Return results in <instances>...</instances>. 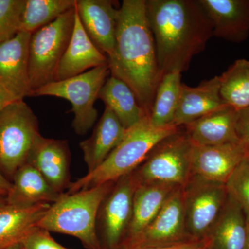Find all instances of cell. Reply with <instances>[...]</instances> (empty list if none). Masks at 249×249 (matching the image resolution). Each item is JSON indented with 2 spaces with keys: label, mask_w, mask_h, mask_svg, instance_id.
<instances>
[{
  "label": "cell",
  "mask_w": 249,
  "mask_h": 249,
  "mask_svg": "<svg viewBox=\"0 0 249 249\" xmlns=\"http://www.w3.org/2000/svg\"><path fill=\"white\" fill-rule=\"evenodd\" d=\"M80 22L93 44L110 56L114 50L119 9L109 0H76Z\"/></svg>",
  "instance_id": "cell-14"
},
{
  "label": "cell",
  "mask_w": 249,
  "mask_h": 249,
  "mask_svg": "<svg viewBox=\"0 0 249 249\" xmlns=\"http://www.w3.org/2000/svg\"><path fill=\"white\" fill-rule=\"evenodd\" d=\"M228 195L237 203L249 223V157L235 168L225 183Z\"/></svg>",
  "instance_id": "cell-29"
},
{
  "label": "cell",
  "mask_w": 249,
  "mask_h": 249,
  "mask_svg": "<svg viewBox=\"0 0 249 249\" xmlns=\"http://www.w3.org/2000/svg\"><path fill=\"white\" fill-rule=\"evenodd\" d=\"M219 79V93L227 106L237 111L249 107V60H235Z\"/></svg>",
  "instance_id": "cell-27"
},
{
  "label": "cell",
  "mask_w": 249,
  "mask_h": 249,
  "mask_svg": "<svg viewBox=\"0 0 249 249\" xmlns=\"http://www.w3.org/2000/svg\"><path fill=\"white\" fill-rule=\"evenodd\" d=\"M178 188L181 187L163 183L139 184L134 193L132 218L123 242L141 233L153 221L170 196Z\"/></svg>",
  "instance_id": "cell-22"
},
{
  "label": "cell",
  "mask_w": 249,
  "mask_h": 249,
  "mask_svg": "<svg viewBox=\"0 0 249 249\" xmlns=\"http://www.w3.org/2000/svg\"><path fill=\"white\" fill-rule=\"evenodd\" d=\"M12 187L5 198L6 203L19 207L52 204L62 194L57 193L34 165L27 163L12 178Z\"/></svg>",
  "instance_id": "cell-21"
},
{
  "label": "cell",
  "mask_w": 249,
  "mask_h": 249,
  "mask_svg": "<svg viewBox=\"0 0 249 249\" xmlns=\"http://www.w3.org/2000/svg\"><path fill=\"white\" fill-rule=\"evenodd\" d=\"M127 129L117 116L106 107L89 139L80 143L88 173L102 164L125 135Z\"/></svg>",
  "instance_id": "cell-19"
},
{
  "label": "cell",
  "mask_w": 249,
  "mask_h": 249,
  "mask_svg": "<svg viewBox=\"0 0 249 249\" xmlns=\"http://www.w3.org/2000/svg\"><path fill=\"white\" fill-rule=\"evenodd\" d=\"M213 25V36L240 43L249 36V0H199Z\"/></svg>",
  "instance_id": "cell-16"
},
{
  "label": "cell",
  "mask_w": 249,
  "mask_h": 249,
  "mask_svg": "<svg viewBox=\"0 0 249 249\" xmlns=\"http://www.w3.org/2000/svg\"><path fill=\"white\" fill-rule=\"evenodd\" d=\"M219 89V76L205 80L196 87L182 83L173 124L177 127H183L227 106L221 97Z\"/></svg>",
  "instance_id": "cell-18"
},
{
  "label": "cell",
  "mask_w": 249,
  "mask_h": 249,
  "mask_svg": "<svg viewBox=\"0 0 249 249\" xmlns=\"http://www.w3.org/2000/svg\"><path fill=\"white\" fill-rule=\"evenodd\" d=\"M107 64V55L99 50L90 39L76 10L73 33L59 63L54 81L72 78Z\"/></svg>",
  "instance_id": "cell-17"
},
{
  "label": "cell",
  "mask_w": 249,
  "mask_h": 249,
  "mask_svg": "<svg viewBox=\"0 0 249 249\" xmlns=\"http://www.w3.org/2000/svg\"><path fill=\"white\" fill-rule=\"evenodd\" d=\"M245 249H249V223L248 224V226H247V242H246Z\"/></svg>",
  "instance_id": "cell-36"
},
{
  "label": "cell",
  "mask_w": 249,
  "mask_h": 249,
  "mask_svg": "<svg viewBox=\"0 0 249 249\" xmlns=\"http://www.w3.org/2000/svg\"><path fill=\"white\" fill-rule=\"evenodd\" d=\"M175 124L155 127L149 115L127 129L122 142L96 170L70 183L67 194L88 189L133 173L160 142L178 132Z\"/></svg>",
  "instance_id": "cell-3"
},
{
  "label": "cell",
  "mask_w": 249,
  "mask_h": 249,
  "mask_svg": "<svg viewBox=\"0 0 249 249\" xmlns=\"http://www.w3.org/2000/svg\"><path fill=\"white\" fill-rule=\"evenodd\" d=\"M247 226L240 205L228 195L222 213L208 236V249H245Z\"/></svg>",
  "instance_id": "cell-24"
},
{
  "label": "cell",
  "mask_w": 249,
  "mask_h": 249,
  "mask_svg": "<svg viewBox=\"0 0 249 249\" xmlns=\"http://www.w3.org/2000/svg\"><path fill=\"white\" fill-rule=\"evenodd\" d=\"M41 136L37 118L24 100L11 103L0 112V172L5 178L12 179L27 163Z\"/></svg>",
  "instance_id": "cell-5"
},
{
  "label": "cell",
  "mask_w": 249,
  "mask_h": 249,
  "mask_svg": "<svg viewBox=\"0 0 249 249\" xmlns=\"http://www.w3.org/2000/svg\"><path fill=\"white\" fill-rule=\"evenodd\" d=\"M31 34L19 32L0 45V89L14 101L30 96L29 50Z\"/></svg>",
  "instance_id": "cell-12"
},
{
  "label": "cell",
  "mask_w": 249,
  "mask_h": 249,
  "mask_svg": "<svg viewBox=\"0 0 249 249\" xmlns=\"http://www.w3.org/2000/svg\"><path fill=\"white\" fill-rule=\"evenodd\" d=\"M76 4V0H25L21 31L33 34L75 8Z\"/></svg>",
  "instance_id": "cell-28"
},
{
  "label": "cell",
  "mask_w": 249,
  "mask_h": 249,
  "mask_svg": "<svg viewBox=\"0 0 249 249\" xmlns=\"http://www.w3.org/2000/svg\"><path fill=\"white\" fill-rule=\"evenodd\" d=\"M116 181L64 193L51 205L37 227L76 237L87 249H103L98 233L100 208Z\"/></svg>",
  "instance_id": "cell-4"
},
{
  "label": "cell",
  "mask_w": 249,
  "mask_h": 249,
  "mask_svg": "<svg viewBox=\"0 0 249 249\" xmlns=\"http://www.w3.org/2000/svg\"><path fill=\"white\" fill-rule=\"evenodd\" d=\"M246 157L239 142L215 145H193L192 175L213 182L226 183Z\"/></svg>",
  "instance_id": "cell-13"
},
{
  "label": "cell",
  "mask_w": 249,
  "mask_h": 249,
  "mask_svg": "<svg viewBox=\"0 0 249 249\" xmlns=\"http://www.w3.org/2000/svg\"><path fill=\"white\" fill-rule=\"evenodd\" d=\"M6 202V200H5V198L2 197V196H0V207H1L2 205H4Z\"/></svg>",
  "instance_id": "cell-38"
},
{
  "label": "cell",
  "mask_w": 249,
  "mask_h": 249,
  "mask_svg": "<svg viewBox=\"0 0 249 249\" xmlns=\"http://www.w3.org/2000/svg\"><path fill=\"white\" fill-rule=\"evenodd\" d=\"M20 245L23 249H70L55 242L48 231L38 227L34 229Z\"/></svg>",
  "instance_id": "cell-31"
},
{
  "label": "cell",
  "mask_w": 249,
  "mask_h": 249,
  "mask_svg": "<svg viewBox=\"0 0 249 249\" xmlns=\"http://www.w3.org/2000/svg\"><path fill=\"white\" fill-rule=\"evenodd\" d=\"M51 205L19 207L5 202L0 207V249L20 244L37 227Z\"/></svg>",
  "instance_id": "cell-23"
},
{
  "label": "cell",
  "mask_w": 249,
  "mask_h": 249,
  "mask_svg": "<svg viewBox=\"0 0 249 249\" xmlns=\"http://www.w3.org/2000/svg\"><path fill=\"white\" fill-rule=\"evenodd\" d=\"M27 163L34 165L57 193L64 194L70 186V152L67 141L41 136Z\"/></svg>",
  "instance_id": "cell-15"
},
{
  "label": "cell",
  "mask_w": 249,
  "mask_h": 249,
  "mask_svg": "<svg viewBox=\"0 0 249 249\" xmlns=\"http://www.w3.org/2000/svg\"><path fill=\"white\" fill-rule=\"evenodd\" d=\"M145 9L162 75L186 71L213 36L199 0H145Z\"/></svg>",
  "instance_id": "cell-2"
},
{
  "label": "cell",
  "mask_w": 249,
  "mask_h": 249,
  "mask_svg": "<svg viewBox=\"0 0 249 249\" xmlns=\"http://www.w3.org/2000/svg\"><path fill=\"white\" fill-rule=\"evenodd\" d=\"M75 16L76 6L31 34L29 50L31 95L55 80L59 63L71 39Z\"/></svg>",
  "instance_id": "cell-6"
},
{
  "label": "cell",
  "mask_w": 249,
  "mask_h": 249,
  "mask_svg": "<svg viewBox=\"0 0 249 249\" xmlns=\"http://www.w3.org/2000/svg\"><path fill=\"white\" fill-rule=\"evenodd\" d=\"M209 240H189L169 245L149 246V247H134V248L120 249H208Z\"/></svg>",
  "instance_id": "cell-33"
},
{
  "label": "cell",
  "mask_w": 249,
  "mask_h": 249,
  "mask_svg": "<svg viewBox=\"0 0 249 249\" xmlns=\"http://www.w3.org/2000/svg\"><path fill=\"white\" fill-rule=\"evenodd\" d=\"M139 183L134 173L114 183L100 208L97 221L103 249H116L124 240L132 218L134 193Z\"/></svg>",
  "instance_id": "cell-10"
},
{
  "label": "cell",
  "mask_w": 249,
  "mask_h": 249,
  "mask_svg": "<svg viewBox=\"0 0 249 249\" xmlns=\"http://www.w3.org/2000/svg\"><path fill=\"white\" fill-rule=\"evenodd\" d=\"M109 73L107 64L72 78L52 82L36 89L31 96H55L70 101L71 111L74 114L72 127L78 135H84L92 128L97 119L95 101Z\"/></svg>",
  "instance_id": "cell-8"
},
{
  "label": "cell",
  "mask_w": 249,
  "mask_h": 249,
  "mask_svg": "<svg viewBox=\"0 0 249 249\" xmlns=\"http://www.w3.org/2000/svg\"><path fill=\"white\" fill-rule=\"evenodd\" d=\"M192 240L187 233L183 187L170 196L153 221L133 238L116 249L169 245Z\"/></svg>",
  "instance_id": "cell-11"
},
{
  "label": "cell",
  "mask_w": 249,
  "mask_h": 249,
  "mask_svg": "<svg viewBox=\"0 0 249 249\" xmlns=\"http://www.w3.org/2000/svg\"><path fill=\"white\" fill-rule=\"evenodd\" d=\"M25 0H0V45L21 32Z\"/></svg>",
  "instance_id": "cell-30"
},
{
  "label": "cell",
  "mask_w": 249,
  "mask_h": 249,
  "mask_svg": "<svg viewBox=\"0 0 249 249\" xmlns=\"http://www.w3.org/2000/svg\"><path fill=\"white\" fill-rule=\"evenodd\" d=\"M193 144L186 131L179 127L163 139L146 160L133 172L139 184L163 183L183 187L192 177Z\"/></svg>",
  "instance_id": "cell-7"
},
{
  "label": "cell",
  "mask_w": 249,
  "mask_h": 249,
  "mask_svg": "<svg viewBox=\"0 0 249 249\" xmlns=\"http://www.w3.org/2000/svg\"><path fill=\"white\" fill-rule=\"evenodd\" d=\"M181 73L173 71L165 73L156 91L149 121L155 127L174 124L181 93Z\"/></svg>",
  "instance_id": "cell-26"
},
{
  "label": "cell",
  "mask_w": 249,
  "mask_h": 249,
  "mask_svg": "<svg viewBox=\"0 0 249 249\" xmlns=\"http://www.w3.org/2000/svg\"><path fill=\"white\" fill-rule=\"evenodd\" d=\"M12 187V182L0 172V196L6 198Z\"/></svg>",
  "instance_id": "cell-34"
},
{
  "label": "cell",
  "mask_w": 249,
  "mask_h": 249,
  "mask_svg": "<svg viewBox=\"0 0 249 249\" xmlns=\"http://www.w3.org/2000/svg\"><path fill=\"white\" fill-rule=\"evenodd\" d=\"M4 249H23V248L22 247V246H21L20 244H19V245L12 246V247H8V248H6Z\"/></svg>",
  "instance_id": "cell-37"
},
{
  "label": "cell",
  "mask_w": 249,
  "mask_h": 249,
  "mask_svg": "<svg viewBox=\"0 0 249 249\" xmlns=\"http://www.w3.org/2000/svg\"><path fill=\"white\" fill-rule=\"evenodd\" d=\"M237 110L225 106L183 126L193 145H215L239 142Z\"/></svg>",
  "instance_id": "cell-20"
},
{
  "label": "cell",
  "mask_w": 249,
  "mask_h": 249,
  "mask_svg": "<svg viewBox=\"0 0 249 249\" xmlns=\"http://www.w3.org/2000/svg\"><path fill=\"white\" fill-rule=\"evenodd\" d=\"M183 190L187 233L192 240L207 239L227 201L225 183L192 175Z\"/></svg>",
  "instance_id": "cell-9"
},
{
  "label": "cell",
  "mask_w": 249,
  "mask_h": 249,
  "mask_svg": "<svg viewBox=\"0 0 249 249\" xmlns=\"http://www.w3.org/2000/svg\"><path fill=\"white\" fill-rule=\"evenodd\" d=\"M236 132L247 157H249V107L237 111Z\"/></svg>",
  "instance_id": "cell-32"
},
{
  "label": "cell",
  "mask_w": 249,
  "mask_h": 249,
  "mask_svg": "<svg viewBox=\"0 0 249 249\" xmlns=\"http://www.w3.org/2000/svg\"><path fill=\"white\" fill-rule=\"evenodd\" d=\"M13 102H15L14 99L6 91L0 89V112Z\"/></svg>",
  "instance_id": "cell-35"
},
{
  "label": "cell",
  "mask_w": 249,
  "mask_h": 249,
  "mask_svg": "<svg viewBox=\"0 0 249 249\" xmlns=\"http://www.w3.org/2000/svg\"><path fill=\"white\" fill-rule=\"evenodd\" d=\"M107 58L111 76L129 85L149 115L163 75L147 21L145 0L123 1L114 50Z\"/></svg>",
  "instance_id": "cell-1"
},
{
  "label": "cell",
  "mask_w": 249,
  "mask_h": 249,
  "mask_svg": "<svg viewBox=\"0 0 249 249\" xmlns=\"http://www.w3.org/2000/svg\"><path fill=\"white\" fill-rule=\"evenodd\" d=\"M98 98L114 112L127 129L148 115L139 104L129 85L116 77L111 76L106 80Z\"/></svg>",
  "instance_id": "cell-25"
}]
</instances>
